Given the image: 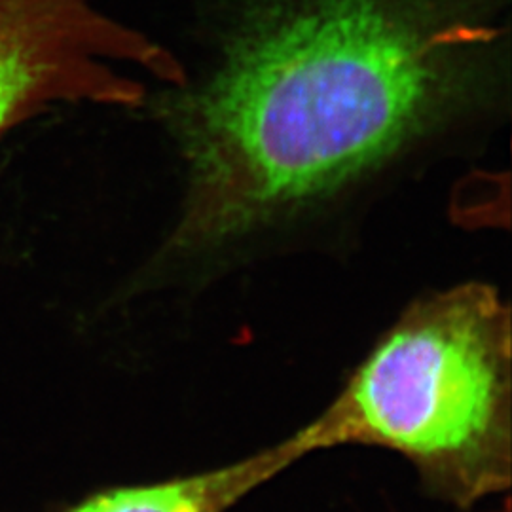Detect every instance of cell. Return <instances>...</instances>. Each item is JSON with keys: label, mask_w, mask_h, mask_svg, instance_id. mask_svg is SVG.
<instances>
[{"label": "cell", "mask_w": 512, "mask_h": 512, "mask_svg": "<svg viewBox=\"0 0 512 512\" xmlns=\"http://www.w3.org/2000/svg\"><path fill=\"white\" fill-rule=\"evenodd\" d=\"M184 80V63L160 42L88 0H0V137L59 105L141 109L147 86Z\"/></svg>", "instance_id": "3957f363"}, {"label": "cell", "mask_w": 512, "mask_h": 512, "mask_svg": "<svg viewBox=\"0 0 512 512\" xmlns=\"http://www.w3.org/2000/svg\"><path fill=\"white\" fill-rule=\"evenodd\" d=\"M202 63L152 101L183 167L150 287L353 209L509 109L512 0H192Z\"/></svg>", "instance_id": "6da1fadb"}, {"label": "cell", "mask_w": 512, "mask_h": 512, "mask_svg": "<svg viewBox=\"0 0 512 512\" xmlns=\"http://www.w3.org/2000/svg\"><path fill=\"white\" fill-rule=\"evenodd\" d=\"M306 454L374 446L406 459L423 490L458 509L505 494L512 478V323L490 283L416 298L293 433Z\"/></svg>", "instance_id": "7a4b0ae2"}]
</instances>
